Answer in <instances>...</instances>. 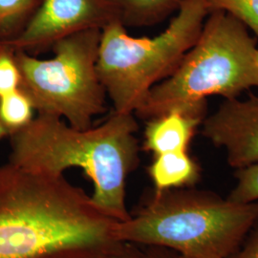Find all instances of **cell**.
<instances>
[{
    "label": "cell",
    "instance_id": "1",
    "mask_svg": "<svg viewBox=\"0 0 258 258\" xmlns=\"http://www.w3.org/2000/svg\"><path fill=\"white\" fill-rule=\"evenodd\" d=\"M118 222L63 175L0 166V258H90L119 248Z\"/></svg>",
    "mask_w": 258,
    "mask_h": 258
},
{
    "label": "cell",
    "instance_id": "2",
    "mask_svg": "<svg viewBox=\"0 0 258 258\" xmlns=\"http://www.w3.org/2000/svg\"><path fill=\"white\" fill-rule=\"evenodd\" d=\"M137 130L134 114L112 112L101 125L86 129L37 115L10 137L9 163L53 175L82 168L94 184V203L117 221H125L131 215L125 205L126 181L139 163Z\"/></svg>",
    "mask_w": 258,
    "mask_h": 258
},
{
    "label": "cell",
    "instance_id": "3",
    "mask_svg": "<svg viewBox=\"0 0 258 258\" xmlns=\"http://www.w3.org/2000/svg\"><path fill=\"white\" fill-rule=\"evenodd\" d=\"M258 222V202L238 204L211 191L173 188L118 222L120 242L174 251L185 257L228 258Z\"/></svg>",
    "mask_w": 258,
    "mask_h": 258
},
{
    "label": "cell",
    "instance_id": "4",
    "mask_svg": "<svg viewBox=\"0 0 258 258\" xmlns=\"http://www.w3.org/2000/svg\"><path fill=\"white\" fill-rule=\"evenodd\" d=\"M257 49L238 19L220 10L210 12L194 46L174 72L149 91L135 114L149 120L210 96L231 100L258 87Z\"/></svg>",
    "mask_w": 258,
    "mask_h": 258
},
{
    "label": "cell",
    "instance_id": "5",
    "mask_svg": "<svg viewBox=\"0 0 258 258\" xmlns=\"http://www.w3.org/2000/svg\"><path fill=\"white\" fill-rule=\"evenodd\" d=\"M209 14L205 0H184L156 37H131L120 20L102 29L97 68L113 112L135 113L194 46Z\"/></svg>",
    "mask_w": 258,
    "mask_h": 258
},
{
    "label": "cell",
    "instance_id": "6",
    "mask_svg": "<svg viewBox=\"0 0 258 258\" xmlns=\"http://www.w3.org/2000/svg\"><path fill=\"white\" fill-rule=\"evenodd\" d=\"M101 34L102 30L92 29L58 40L50 59L15 51L20 89L37 115L65 119L75 128L86 129L106 111L107 94L97 68Z\"/></svg>",
    "mask_w": 258,
    "mask_h": 258
},
{
    "label": "cell",
    "instance_id": "7",
    "mask_svg": "<svg viewBox=\"0 0 258 258\" xmlns=\"http://www.w3.org/2000/svg\"><path fill=\"white\" fill-rule=\"evenodd\" d=\"M115 20L120 19L109 0H43L24 30L4 44L34 55L64 37L102 30Z\"/></svg>",
    "mask_w": 258,
    "mask_h": 258
},
{
    "label": "cell",
    "instance_id": "8",
    "mask_svg": "<svg viewBox=\"0 0 258 258\" xmlns=\"http://www.w3.org/2000/svg\"><path fill=\"white\" fill-rule=\"evenodd\" d=\"M202 134L235 168L258 164V97L226 100L202 123Z\"/></svg>",
    "mask_w": 258,
    "mask_h": 258
},
{
    "label": "cell",
    "instance_id": "9",
    "mask_svg": "<svg viewBox=\"0 0 258 258\" xmlns=\"http://www.w3.org/2000/svg\"><path fill=\"white\" fill-rule=\"evenodd\" d=\"M207 101L189 107L177 108L148 121L144 149L155 156L187 151L197 128L206 119Z\"/></svg>",
    "mask_w": 258,
    "mask_h": 258
},
{
    "label": "cell",
    "instance_id": "10",
    "mask_svg": "<svg viewBox=\"0 0 258 258\" xmlns=\"http://www.w3.org/2000/svg\"><path fill=\"white\" fill-rule=\"evenodd\" d=\"M157 191L194 185L200 177V167L187 151L157 155L148 167Z\"/></svg>",
    "mask_w": 258,
    "mask_h": 258
},
{
    "label": "cell",
    "instance_id": "11",
    "mask_svg": "<svg viewBox=\"0 0 258 258\" xmlns=\"http://www.w3.org/2000/svg\"><path fill=\"white\" fill-rule=\"evenodd\" d=\"M125 27H148L170 17L184 0H109Z\"/></svg>",
    "mask_w": 258,
    "mask_h": 258
},
{
    "label": "cell",
    "instance_id": "12",
    "mask_svg": "<svg viewBox=\"0 0 258 258\" xmlns=\"http://www.w3.org/2000/svg\"><path fill=\"white\" fill-rule=\"evenodd\" d=\"M34 105L21 89L0 98V140L13 136L35 118Z\"/></svg>",
    "mask_w": 258,
    "mask_h": 258
},
{
    "label": "cell",
    "instance_id": "13",
    "mask_svg": "<svg viewBox=\"0 0 258 258\" xmlns=\"http://www.w3.org/2000/svg\"><path fill=\"white\" fill-rule=\"evenodd\" d=\"M43 0H0V39L12 41L26 27Z\"/></svg>",
    "mask_w": 258,
    "mask_h": 258
},
{
    "label": "cell",
    "instance_id": "14",
    "mask_svg": "<svg viewBox=\"0 0 258 258\" xmlns=\"http://www.w3.org/2000/svg\"><path fill=\"white\" fill-rule=\"evenodd\" d=\"M210 10L229 13L258 37V0H205Z\"/></svg>",
    "mask_w": 258,
    "mask_h": 258
},
{
    "label": "cell",
    "instance_id": "15",
    "mask_svg": "<svg viewBox=\"0 0 258 258\" xmlns=\"http://www.w3.org/2000/svg\"><path fill=\"white\" fill-rule=\"evenodd\" d=\"M235 177L237 182L227 199L238 204L258 202V164L237 168Z\"/></svg>",
    "mask_w": 258,
    "mask_h": 258
},
{
    "label": "cell",
    "instance_id": "16",
    "mask_svg": "<svg viewBox=\"0 0 258 258\" xmlns=\"http://www.w3.org/2000/svg\"><path fill=\"white\" fill-rule=\"evenodd\" d=\"M21 74L15 50L2 43L0 46V98L20 89Z\"/></svg>",
    "mask_w": 258,
    "mask_h": 258
},
{
    "label": "cell",
    "instance_id": "17",
    "mask_svg": "<svg viewBox=\"0 0 258 258\" xmlns=\"http://www.w3.org/2000/svg\"><path fill=\"white\" fill-rule=\"evenodd\" d=\"M255 229L249 231V236L245 241L244 245H240L230 257L228 258H258V226L254 225Z\"/></svg>",
    "mask_w": 258,
    "mask_h": 258
},
{
    "label": "cell",
    "instance_id": "18",
    "mask_svg": "<svg viewBox=\"0 0 258 258\" xmlns=\"http://www.w3.org/2000/svg\"><path fill=\"white\" fill-rule=\"evenodd\" d=\"M90 258H149L147 251H141L134 244L122 243L119 248Z\"/></svg>",
    "mask_w": 258,
    "mask_h": 258
},
{
    "label": "cell",
    "instance_id": "19",
    "mask_svg": "<svg viewBox=\"0 0 258 258\" xmlns=\"http://www.w3.org/2000/svg\"><path fill=\"white\" fill-rule=\"evenodd\" d=\"M147 253L149 258H176L174 251L159 247H149Z\"/></svg>",
    "mask_w": 258,
    "mask_h": 258
},
{
    "label": "cell",
    "instance_id": "20",
    "mask_svg": "<svg viewBox=\"0 0 258 258\" xmlns=\"http://www.w3.org/2000/svg\"><path fill=\"white\" fill-rule=\"evenodd\" d=\"M176 258H214V257H185V256H181L176 253Z\"/></svg>",
    "mask_w": 258,
    "mask_h": 258
},
{
    "label": "cell",
    "instance_id": "21",
    "mask_svg": "<svg viewBox=\"0 0 258 258\" xmlns=\"http://www.w3.org/2000/svg\"><path fill=\"white\" fill-rule=\"evenodd\" d=\"M256 64H257V67H258V49H257V53H256Z\"/></svg>",
    "mask_w": 258,
    "mask_h": 258
},
{
    "label": "cell",
    "instance_id": "22",
    "mask_svg": "<svg viewBox=\"0 0 258 258\" xmlns=\"http://www.w3.org/2000/svg\"><path fill=\"white\" fill-rule=\"evenodd\" d=\"M2 43H3V42H2V41H1V39H0V46H1V44H2Z\"/></svg>",
    "mask_w": 258,
    "mask_h": 258
}]
</instances>
